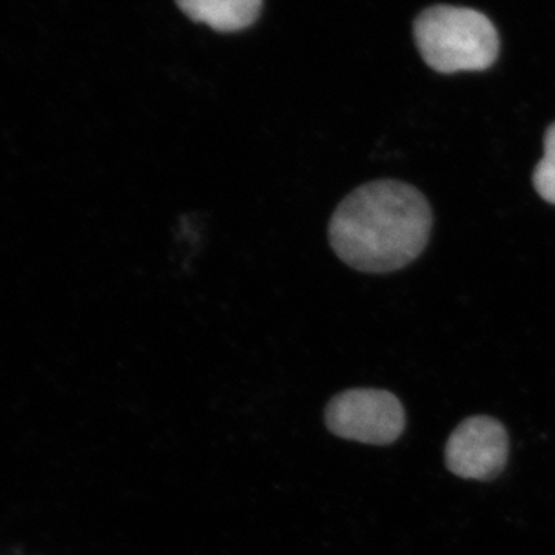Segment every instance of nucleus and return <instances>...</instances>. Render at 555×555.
Segmentation results:
<instances>
[{
    "label": "nucleus",
    "instance_id": "1",
    "mask_svg": "<svg viewBox=\"0 0 555 555\" xmlns=\"http://www.w3.org/2000/svg\"><path fill=\"white\" fill-rule=\"evenodd\" d=\"M433 225V208L418 189L378 179L338 204L327 235L332 250L349 268L383 275L415 261L429 243Z\"/></svg>",
    "mask_w": 555,
    "mask_h": 555
},
{
    "label": "nucleus",
    "instance_id": "2",
    "mask_svg": "<svg viewBox=\"0 0 555 555\" xmlns=\"http://www.w3.org/2000/svg\"><path fill=\"white\" fill-rule=\"evenodd\" d=\"M414 35L423 60L443 75L481 72L499 56L495 27L476 10L433 7L416 20Z\"/></svg>",
    "mask_w": 555,
    "mask_h": 555
},
{
    "label": "nucleus",
    "instance_id": "3",
    "mask_svg": "<svg viewBox=\"0 0 555 555\" xmlns=\"http://www.w3.org/2000/svg\"><path fill=\"white\" fill-rule=\"evenodd\" d=\"M328 430L346 440L387 447L406 429L400 398L385 389H349L328 401Z\"/></svg>",
    "mask_w": 555,
    "mask_h": 555
},
{
    "label": "nucleus",
    "instance_id": "4",
    "mask_svg": "<svg viewBox=\"0 0 555 555\" xmlns=\"http://www.w3.org/2000/svg\"><path fill=\"white\" fill-rule=\"evenodd\" d=\"M509 459V436L494 416L474 415L452 430L444 447V465L463 480L492 481Z\"/></svg>",
    "mask_w": 555,
    "mask_h": 555
},
{
    "label": "nucleus",
    "instance_id": "5",
    "mask_svg": "<svg viewBox=\"0 0 555 555\" xmlns=\"http://www.w3.org/2000/svg\"><path fill=\"white\" fill-rule=\"evenodd\" d=\"M179 9L214 30L233 33L258 20L262 0H177Z\"/></svg>",
    "mask_w": 555,
    "mask_h": 555
},
{
    "label": "nucleus",
    "instance_id": "6",
    "mask_svg": "<svg viewBox=\"0 0 555 555\" xmlns=\"http://www.w3.org/2000/svg\"><path fill=\"white\" fill-rule=\"evenodd\" d=\"M543 145L545 155L535 166L532 184L540 198L555 206V122L547 127Z\"/></svg>",
    "mask_w": 555,
    "mask_h": 555
}]
</instances>
